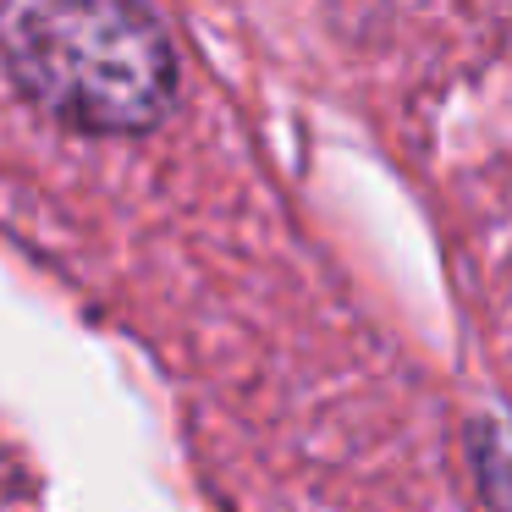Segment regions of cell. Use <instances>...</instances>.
Instances as JSON below:
<instances>
[{
  "label": "cell",
  "instance_id": "1",
  "mask_svg": "<svg viewBox=\"0 0 512 512\" xmlns=\"http://www.w3.org/2000/svg\"><path fill=\"white\" fill-rule=\"evenodd\" d=\"M23 94L83 133H144L177 94V56L138 0H17L0 23Z\"/></svg>",
  "mask_w": 512,
  "mask_h": 512
}]
</instances>
